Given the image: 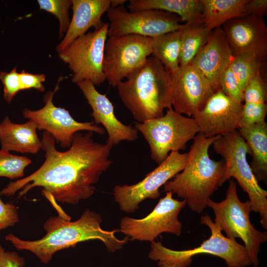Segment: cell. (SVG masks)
<instances>
[{"label": "cell", "instance_id": "6da1fadb", "mask_svg": "<svg viewBox=\"0 0 267 267\" xmlns=\"http://www.w3.org/2000/svg\"><path fill=\"white\" fill-rule=\"evenodd\" d=\"M93 132L75 134L69 149L56 150L55 139L44 131L42 149L45 160L35 172L26 178L11 182L1 191L6 196L18 190L19 197L35 187H42V194L50 201L77 205L91 197L101 175L111 166L112 146L95 141Z\"/></svg>", "mask_w": 267, "mask_h": 267}, {"label": "cell", "instance_id": "7a4b0ae2", "mask_svg": "<svg viewBox=\"0 0 267 267\" xmlns=\"http://www.w3.org/2000/svg\"><path fill=\"white\" fill-rule=\"evenodd\" d=\"M101 222V215L89 209H87L74 222L62 211L58 216L51 217L45 222L44 228L46 233L40 239L24 240L12 233L6 235L5 239L18 250L31 252L45 264L57 251L74 247L78 243L90 240H100L110 253L123 249L129 237L117 238L115 234L119 230H104L100 227Z\"/></svg>", "mask_w": 267, "mask_h": 267}, {"label": "cell", "instance_id": "3957f363", "mask_svg": "<svg viewBox=\"0 0 267 267\" xmlns=\"http://www.w3.org/2000/svg\"><path fill=\"white\" fill-rule=\"evenodd\" d=\"M217 136L207 137L199 133L188 152L183 169L164 185V192L176 194L198 214L208 207L225 171L224 161L213 160L209 154V148Z\"/></svg>", "mask_w": 267, "mask_h": 267}, {"label": "cell", "instance_id": "277c9868", "mask_svg": "<svg viewBox=\"0 0 267 267\" xmlns=\"http://www.w3.org/2000/svg\"><path fill=\"white\" fill-rule=\"evenodd\" d=\"M117 86L119 95L137 122L158 118L172 107L168 73L154 56Z\"/></svg>", "mask_w": 267, "mask_h": 267}, {"label": "cell", "instance_id": "5b68a950", "mask_svg": "<svg viewBox=\"0 0 267 267\" xmlns=\"http://www.w3.org/2000/svg\"><path fill=\"white\" fill-rule=\"evenodd\" d=\"M200 223L211 231L209 238L199 246L188 250L176 251L164 246L159 241H153L148 257L156 261L159 267H188L192 257L202 254H210L223 259L227 267H247L252 262L244 245L235 239L224 236L208 215L202 216Z\"/></svg>", "mask_w": 267, "mask_h": 267}, {"label": "cell", "instance_id": "8992f818", "mask_svg": "<svg viewBox=\"0 0 267 267\" xmlns=\"http://www.w3.org/2000/svg\"><path fill=\"white\" fill-rule=\"evenodd\" d=\"M212 145L224 159L225 171L220 186L231 178H234L249 197L251 211L259 213L260 222L267 229V191L259 184L247 159L251 151L237 130L217 136Z\"/></svg>", "mask_w": 267, "mask_h": 267}, {"label": "cell", "instance_id": "52a82bcc", "mask_svg": "<svg viewBox=\"0 0 267 267\" xmlns=\"http://www.w3.org/2000/svg\"><path fill=\"white\" fill-rule=\"evenodd\" d=\"M208 207L215 214L214 222L229 238H240L244 242L252 262L258 267V254L262 243L267 241V233L256 229L251 223L250 201L241 202L238 196L235 181L230 179L225 198L216 202L210 199Z\"/></svg>", "mask_w": 267, "mask_h": 267}, {"label": "cell", "instance_id": "ba28073f", "mask_svg": "<svg viewBox=\"0 0 267 267\" xmlns=\"http://www.w3.org/2000/svg\"><path fill=\"white\" fill-rule=\"evenodd\" d=\"M134 127L147 142L151 158L158 165L171 152L184 150L187 143L200 133L194 118L182 115L173 107L161 117L135 122Z\"/></svg>", "mask_w": 267, "mask_h": 267}, {"label": "cell", "instance_id": "9c48e42d", "mask_svg": "<svg viewBox=\"0 0 267 267\" xmlns=\"http://www.w3.org/2000/svg\"><path fill=\"white\" fill-rule=\"evenodd\" d=\"M108 29V23H105L100 29L78 37L59 53L72 71L73 83L86 80L99 86L106 80L103 62Z\"/></svg>", "mask_w": 267, "mask_h": 267}, {"label": "cell", "instance_id": "30bf717a", "mask_svg": "<svg viewBox=\"0 0 267 267\" xmlns=\"http://www.w3.org/2000/svg\"><path fill=\"white\" fill-rule=\"evenodd\" d=\"M152 38L136 35L108 37L103 70L109 85H118L140 68L152 54Z\"/></svg>", "mask_w": 267, "mask_h": 267}, {"label": "cell", "instance_id": "8fae6325", "mask_svg": "<svg viewBox=\"0 0 267 267\" xmlns=\"http://www.w3.org/2000/svg\"><path fill=\"white\" fill-rule=\"evenodd\" d=\"M108 37L136 35L154 38L178 30L184 24L177 15L157 9L129 11L124 5L107 11Z\"/></svg>", "mask_w": 267, "mask_h": 267}, {"label": "cell", "instance_id": "7c38bea8", "mask_svg": "<svg viewBox=\"0 0 267 267\" xmlns=\"http://www.w3.org/2000/svg\"><path fill=\"white\" fill-rule=\"evenodd\" d=\"M187 158L188 152H172L139 182L132 185H116L113 195L120 210L132 213L145 199L158 198L160 188L183 169Z\"/></svg>", "mask_w": 267, "mask_h": 267}, {"label": "cell", "instance_id": "4fadbf2b", "mask_svg": "<svg viewBox=\"0 0 267 267\" xmlns=\"http://www.w3.org/2000/svg\"><path fill=\"white\" fill-rule=\"evenodd\" d=\"M173 195L171 191L166 192L152 212L142 219L122 218L119 231L132 240L151 242L162 233L180 235L182 224L178 216L186 202L174 198Z\"/></svg>", "mask_w": 267, "mask_h": 267}, {"label": "cell", "instance_id": "5bb4252c", "mask_svg": "<svg viewBox=\"0 0 267 267\" xmlns=\"http://www.w3.org/2000/svg\"><path fill=\"white\" fill-rule=\"evenodd\" d=\"M56 85L53 91H48L44 97V106L38 110L25 109L23 115L25 118L34 121L40 130H44L50 134L56 142L63 148L70 147L74 135L78 132L86 131L99 134L105 133L104 128L94 122H80L75 120L69 111L54 105L52 99L58 89Z\"/></svg>", "mask_w": 267, "mask_h": 267}, {"label": "cell", "instance_id": "9a60e30c", "mask_svg": "<svg viewBox=\"0 0 267 267\" xmlns=\"http://www.w3.org/2000/svg\"><path fill=\"white\" fill-rule=\"evenodd\" d=\"M173 109L192 117L216 92L209 82L192 65L167 71Z\"/></svg>", "mask_w": 267, "mask_h": 267}, {"label": "cell", "instance_id": "2e32d148", "mask_svg": "<svg viewBox=\"0 0 267 267\" xmlns=\"http://www.w3.org/2000/svg\"><path fill=\"white\" fill-rule=\"evenodd\" d=\"M242 106V103L230 98L220 89L192 117L206 137L223 135L239 128Z\"/></svg>", "mask_w": 267, "mask_h": 267}, {"label": "cell", "instance_id": "e0dca14e", "mask_svg": "<svg viewBox=\"0 0 267 267\" xmlns=\"http://www.w3.org/2000/svg\"><path fill=\"white\" fill-rule=\"evenodd\" d=\"M233 56L248 53L263 60L267 54V27L262 17L243 15L222 25Z\"/></svg>", "mask_w": 267, "mask_h": 267}, {"label": "cell", "instance_id": "ac0fdd59", "mask_svg": "<svg viewBox=\"0 0 267 267\" xmlns=\"http://www.w3.org/2000/svg\"><path fill=\"white\" fill-rule=\"evenodd\" d=\"M83 93L92 112L91 116L95 124H102L108 134L106 143L113 146L122 141H134L138 138V131L132 125H126L115 116L114 106L107 97L95 89L89 81L77 83Z\"/></svg>", "mask_w": 267, "mask_h": 267}, {"label": "cell", "instance_id": "d6986e66", "mask_svg": "<svg viewBox=\"0 0 267 267\" xmlns=\"http://www.w3.org/2000/svg\"><path fill=\"white\" fill-rule=\"evenodd\" d=\"M231 49L221 27L211 31L209 38L193 59L194 66L209 82L215 91L220 80L233 58Z\"/></svg>", "mask_w": 267, "mask_h": 267}, {"label": "cell", "instance_id": "ffe728a7", "mask_svg": "<svg viewBox=\"0 0 267 267\" xmlns=\"http://www.w3.org/2000/svg\"><path fill=\"white\" fill-rule=\"evenodd\" d=\"M73 15L66 35L57 46L58 53L75 39L86 34L90 27L100 29L104 24L103 14L111 7V0H72Z\"/></svg>", "mask_w": 267, "mask_h": 267}, {"label": "cell", "instance_id": "44dd1931", "mask_svg": "<svg viewBox=\"0 0 267 267\" xmlns=\"http://www.w3.org/2000/svg\"><path fill=\"white\" fill-rule=\"evenodd\" d=\"M37 129V124L33 120H29L24 124H15L6 117L0 124L1 149L23 153H37L42 149Z\"/></svg>", "mask_w": 267, "mask_h": 267}, {"label": "cell", "instance_id": "7402d4cb", "mask_svg": "<svg viewBox=\"0 0 267 267\" xmlns=\"http://www.w3.org/2000/svg\"><path fill=\"white\" fill-rule=\"evenodd\" d=\"M127 8L130 11L146 9L163 10L178 15L185 23L204 24L200 0H130Z\"/></svg>", "mask_w": 267, "mask_h": 267}, {"label": "cell", "instance_id": "603a6c76", "mask_svg": "<svg viewBox=\"0 0 267 267\" xmlns=\"http://www.w3.org/2000/svg\"><path fill=\"white\" fill-rule=\"evenodd\" d=\"M252 155L250 165L258 182L267 178V123L265 121L238 129Z\"/></svg>", "mask_w": 267, "mask_h": 267}, {"label": "cell", "instance_id": "cb8c5ba5", "mask_svg": "<svg viewBox=\"0 0 267 267\" xmlns=\"http://www.w3.org/2000/svg\"><path fill=\"white\" fill-rule=\"evenodd\" d=\"M204 25L209 30L221 27L226 22L244 15L248 0H200Z\"/></svg>", "mask_w": 267, "mask_h": 267}, {"label": "cell", "instance_id": "d4e9b609", "mask_svg": "<svg viewBox=\"0 0 267 267\" xmlns=\"http://www.w3.org/2000/svg\"><path fill=\"white\" fill-rule=\"evenodd\" d=\"M181 30L179 66L191 65L193 59L207 42L212 31L204 24L184 23Z\"/></svg>", "mask_w": 267, "mask_h": 267}, {"label": "cell", "instance_id": "484cf974", "mask_svg": "<svg viewBox=\"0 0 267 267\" xmlns=\"http://www.w3.org/2000/svg\"><path fill=\"white\" fill-rule=\"evenodd\" d=\"M180 29L152 38V54L167 71H174L179 66Z\"/></svg>", "mask_w": 267, "mask_h": 267}, {"label": "cell", "instance_id": "4316f807", "mask_svg": "<svg viewBox=\"0 0 267 267\" xmlns=\"http://www.w3.org/2000/svg\"><path fill=\"white\" fill-rule=\"evenodd\" d=\"M262 60L248 53L241 54L233 57L229 67L243 91L249 82L261 73Z\"/></svg>", "mask_w": 267, "mask_h": 267}, {"label": "cell", "instance_id": "83f0119b", "mask_svg": "<svg viewBox=\"0 0 267 267\" xmlns=\"http://www.w3.org/2000/svg\"><path fill=\"white\" fill-rule=\"evenodd\" d=\"M9 152L2 149L0 150V177L10 179L23 177L25 169L32 162L31 159Z\"/></svg>", "mask_w": 267, "mask_h": 267}, {"label": "cell", "instance_id": "f1b7e54d", "mask_svg": "<svg viewBox=\"0 0 267 267\" xmlns=\"http://www.w3.org/2000/svg\"><path fill=\"white\" fill-rule=\"evenodd\" d=\"M40 8L54 15L59 21V36L66 32L70 21L68 10L72 4L71 0H38Z\"/></svg>", "mask_w": 267, "mask_h": 267}, {"label": "cell", "instance_id": "f546056e", "mask_svg": "<svg viewBox=\"0 0 267 267\" xmlns=\"http://www.w3.org/2000/svg\"><path fill=\"white\" fill-rule=\"evenodd\" d=\"M267 113V106L266 103H244L242 106L239 128L265 121Z\"/></svg>", "mask_w": 267, "mask_h": 267}, {"label": "cell", "instance_id": "4dcf8cb0", "mask_svg": "<svg viewBox=\"0 0 267 267\" xmlns=\"http://www.w3.org/2000/svg\"><path fill=\"white\" fill-rule=\"evenodd\" d=\"M220 89L226 95L235 101L240 103L244 101L243 91L229 66L220 78Z\"/></svg>", "mask_w": 267, "mask_h": 267}, {"label": "cell", "instance_id": "1f68e13d", "mask_svg": "<svg viewBox=\"0 0 267 267\" xmlns=\"http://www.w3.org/2000/svg\"><path fill=\"white\" fill-rule=\"evenodd\" d=\"M244 101L248 103H266V89L261 73L247 85L243 90Z\"/></svg>", "mask_w": 267, "mask_h": 267}, {"label": "cell", "instance_id": "d6a6232c", "mask_svg": "<svg viewBox=\"0 0 267 267\" xmlns=\"http://www.w3.org/2000/svg\"><path fill=\"white\" fill-rule=\"evenodd\" d=\"M0 79L3 85V98L10 103L15 95L21 90L19 73L16 68L10 72H0Z\"/></svg>", "mask_w": 267, "mask_h": 267}, {"label": "cell", "instance_id": "836d02e7", "mask_svg": "<svg viewBox=\"0 0 267 267\" xmlns=\"http://www.w3.org/2000/svg\"><path fill=\"white\" fill-rule=\"evenodd\" d=\"M19 221L17 207L10 203H5L0 198V230L13 226Z\"/></svg>", "mask_w": 267, "mask_h": 267}, {"label": "cell", "instance_id": "e575fe53", "mask_svg": "<svg viewBox=\"0 0 267 267\" xmlns=\"http://www.w3.org/2000/svg\"><path fill=\"white\" fill-rule=\"evenodd\" d=\"M21 90L35 89L40 91H44L43 83L45 81L44 74H34L22 70L19 73Z\"/></svg>", "mask_w": 267, "mask_h": 267}, {"label": "cell", "instance_id": "d590c367", "mask_svg": "<svg viewBox=\"0 0 267 267\" xmlns=\"http://www.w3.org/2000/svg\"><path fill=\"white\" fill-rule=\"evenodd\" d=\"M24 259L17 252L5 251L0 243V267H24Z\"/></svg>", "mask_w": 267, "mask_h": 267}, {"label": "cell", "instance_id": "8d00e7d4", "mask_svg": "<svg viewBox=\"0 0 267 267\" xmlns=\"http://www.w3.org/2000/svg\"><path fill=\"white\" fill-rule=\"evenodd\" d=\"M267 12V0H248L245 5L244 15H254L263 17Z\"/></svg>", "mask_w": 267, "mask_h": 267}, {"label": "cell", "instance_id": "74e56055", "mask_svg": "<svg viewBox=\"0 0 267 267\" xmlns=\"http://www.w3.org/2000/svg\"><path fill=\"white\" fill-rule=\"evenodd\" d=\"M127 0H111V7H116L120 5H124Z\"/></svg>", "mask_w": 267, "mask_h": 267}]
</instances>
